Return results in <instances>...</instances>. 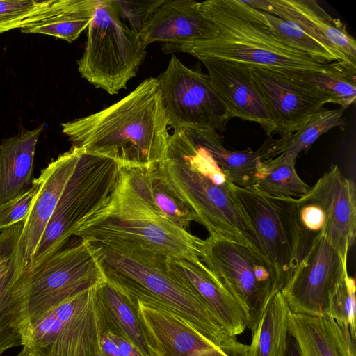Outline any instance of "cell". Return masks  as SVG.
Masks as SVG:
<instances>
[{
	"label": "cell",
	"instance_id": "cell-1",
	"mask_svg": "<svg viewBox=\"0 0 356 356\" xmlns=\"http://www.w3.org/2000/svg\"><path fill=\"white\" fill-rule=\"evenodd\" d=\"M61 127L72 147L110 159L127 170L157 167L170 136L169 120L154 77L110 106Z\"/></svg>",
	"mask_w": 356,
	"mask_h": 356
},
{
	"label": "cell",
	"instance_id": "cell-2",
	"mask_svg": "<svg viewBox=\"0 0 356 356\" xmlns=\"http://www.w3.org/2000/svg\"><path fill=\"white\" fill-rule=\"evenodd\" d=\"M86 241L95 251L106 281L136 307L141 302L170 312L217 346L237 341L199 296L169 268L168 257L133 242Z\"/></svg>",
	"mask_w": 356,
	"mask_h": 356
},
{
	"label": "cell",
	"instance_id": "cell-3",
	"mask_svg": "<svg viewBox=\"0 0 356 356\" xmlns=\"http://www.w3.org/2000/svg\"><path fill=\"white\" fill-rule=\"evenodd\" d=\"M157 168L195 213L198 222L205 227L209 236L246 245L263 259L256 235L234 192V185L199 142L193 128L173 129L165 155Z\"/></svg>",
	"mask_w": 356,
	"mask_h": 356
},
{
	"label": "cell",
	"instance_id": "cell-4",
	"mask_svg": "<svg viewBox=\"0 0 356 356\" xmlns=\"http://www.w3.org/2000/svg\"><path fill=\"white\" fill-rule=\"evenodd\" d=\"M204 15L218 29L217 37L204 42L161 49L184 52L199 58H216L275 70L324 71L321 63L280 42L272 33L261 11L241 0H208L200 3Z\"/></svg>",
	"mask_w": 356,
	"mask_h": 356
},
{
	"label": "cell",
	"instance_id": "cell-5",
	"mask_svg": "<svg viewBox=\"0 0 356 356\" xmlns=\"http://www.w3.org/2000/svg\"><path fill=\"white\" fill-rule=\"evenodd\" d=\"M73 236L133 242L170 259H200V238L155 213L133 188L124 168L111 195L77 225Z\"/></svg>",
	"mask_w": 356,
	"mask_h": 356
},
{
	"label": "cell",
	"instance_id": "cell-6",
	"mask_svg": "<svg viewBox=\"0 0 356 356\" xmlns=\"http://www.w3.org/2000/svg\"><path fill=\"white\" fill-rule=\"evenodd\" d=\"M147 47L140 34L120 20L113 1L99 0L78 70L95 88L116 95L136 75Z\"/></svg>",
	"mask_w": 356,
	"mask_h": 356
},
{
	"label": "cell",
	"instance_id": "cell-7",
	"mask_svg": "<svg viewBox=\"0 0 356 356\" xmlns=\"http://www.w3.org/2000/svg\"><path fill=\"white\" fill-rule=\"evenodd\" d=\"M119 172L114 161L81 150L36 248L30 271L62 249L77 225L107 200L116 186Z\"/></svg>",
	"mask_w": 356,
	"mask_h": 356
},
{
	"label": "cell",
	"instance_id": "cell-8",
	"mask_svg": "<svg viewBox=\"0 0 356 356\" xmlns=\"http://www.w3.org/2000/svg\"><path fill=\"white\" fill-rule=\"evenodd\" d=\"M272 277L273 296L281 291L298 265L296 199L234 186Z\"/></svg>",
	"mask_w": 356,
	"mask_h": 356
},
{
	"label": "cell",
	"instance_id": "cell-9",
	"mask_svg": "<svg viewBox=\"0 0 356 356\" xmlns=\"http://www.w3.org/2000/svg\"><path fill=\"white\" fill-rule=\"evenodd\" d=\"M96 287L71 296L31 323L22 347L34 356H100Z\"/></svg>",
	"mask_w": 356,
	"mask_h": 356
},
{
	"label": "cell",
	"instance_id": "cell-10",
	"mask_svg": "<svg viewBox=\"0 0 356 356\" xmlns=\"http://www.w3.org/2000/svg\"><path fill=\"white\" fill-rule=\"evenodd\" d=\"M197 250L202 262L243 309L252 333L273 296L266 264L248 246L211 236L200 238Z\"/></svg>",
	"mask_w": 356,
	"mask_h": 356
},
{
	"label": "cell",
	"instance_id": "cell-11",
	"mask_svg": "<svg viewBox=\"0 0 356 356\" xmlns=\"http://www.w3.org/2000/svg\"><path fill=\"white\" fill-rule=\"evenodd\" d=\"M106 281L90 244L78 238L29 272L30 324L71 296Z\"/></svg>",
	"mask_w": 356,
	"mask_h": 356
},
{
	"label": "cell",
	"instance_id": "cell-12",
	"mask_svg": "<svg viewBox=\"0 0 356 356\" xmlns=\"http://www.w3.org/2000/svg\"><path fill=\"white\" fill-rule=\"evenodd\" d=\"M170 127L222 132L233 117L215 92L207 74L184 65L175 55L156 78Z\"/></svg>",
	"mask_w": 356,
	"mask_h": 356
},
{
	"label": "cell",
	"instance_id": "cell-13",
	"mask_svg": "<svg viewBox=\"0 0 356 356\" xmlns=\"http://www.w3.org/2000/svg\"><path fill=\"white\" fill-rule=\"evenodd\" d=\"M347 273V258L321 235L280 292L293 313L329 316L332 298Z\"/></svg>",
	"mask_w": 356,
	"mask_h": 356
},
{
	"label": "cell",
	"instance_id": "cell-14",
	"mask_svg": "<svg viewBox=\"0 0 356 356\" xmlns=\"http://www.w3.org/2000/svg\"><path fill=\"white\" fill-rule=\"evenodd\" d=\"M25 220L0 233V356L23 346L28 328L29 272L17 254Z\"/></svg>",
	"mask_w": 356,
	"mask_h": 356
},
{
	"label": "cell",
	"instance_id": "cell-15",
	"mask_svg": "<svg viewBox=\"0 0 356 356\" xmlns=\"http://www.w3.org/2000/svg\"><path fill=\"white\" fill-rule=\"evenodd\" d=\"M136 309L149 356H248L238 340L217 346L174 314L137 302Z\"/></svg>",
	"mask_w": 356,
	"mask_h": 356
},
{
	"label": "cell",
	"instance_id": "cell-16",
	"mask_svg": "<svg viewBox=\"0 0 356 356\" xmlns=\"http://www.w3.org/2000/svg\"><path fill=\"white\" fill-rule=\"evenodd\" d=\"M260 11L289 20L321 43L340 61L356 67V42L346 26L331 17L314 0H250Z\"/></svg>",
	"mask_w": 356,
	"mask_h": 356
},
{
	"label": "cell",
	"instance_id": "cell-17",
	"mask_svg": "<svg viewBox=\"0 0 356 356\" xmlns=\"http://www.w3.org/2000/svg\"><path fill=\"white\" fill-rule=\"evenodd\" d=\"M211 86L233 117L257 122L270 136L274 124L248 64L216 58H201Z\"/></svg>",
	"mask_w": 356,
	"mask_h": 356
},
{
	"label": "cell",
	"instance_id": "cell-18",
	"mask_svg": "<svg viewBox=\"0 0 356 356\" xmlns=\"http://www.w3.org/2000/svg\"><path fill=\"white\" fill-rule=\"evenodd\" d=\"M251 70L274 124V133L281 137L296 131L327 104L323 98L277 70L253 67Z\"/></svg>",
	"mask_w": 356,
	"mask_h": 356
},
{
	"label": "cell",
	"instance_id": "cell-19",
	"mask_svg": "<svg viewBox=\"0 0 356 356\" xmlns=\"http://www.w3.org/2000/svg\"><path fill=\"white\" fill-rule=\"evenodd\" d=\"M81 152L80 149L72 146L51 161L35 179L38 191L25 220L17 247L18 256L26 272L31 270L36 248Z\"/></svg>",
	"mask_w": 356,
	"mask_h": 356
},
{
	"label": "cell",
	"instance_id": "cell-20",
	"mask_svg": "<svg viewBox=\"0 0 356 356\" xmlns=\"http://www.w3.org/2000/svg\"><path fill=\"white\" fill-rule=\"evenodd\" d=\"M147 46L164 44L161 49L211 40L219 34L218 27L202 13L200 2L166 0L152 15L140 33Z\"/></svg>",
	"mask_w": 356,
	"mask_h": 356
},
{
	"label": "cell",
	"instance_id": "cell-21",
	"mask_svg": "<svg viewBox=\"0 0 356 356\" xmlns=\"http://www.w3.org/2000/svg\"><path fill=\"white\" fill-rule=\"evenodd\" d=\"M168 264L204 301L229 335L236 337L247 328L246 316L240 305L200 259L168 258Z\"/></svg>",
	"mask_w": 356,
	"mask_h": 356
},
{
	"label": "cell",
	"instance_id": "cell-22",
	"mask_svg": "<svg viewBox=\"0 0 356 356\" xmlns=\"http://www.w3.org/2000/svg\"><path fill=\"white\" fill-rule=\"evenodd\" d=\"M289 332L296 339L303 356H356V338L350 327L330 316L291 312Z\"/></svg>",
	"mask_w": 356,
	"mask_h": 356
},
{
	"label": "cell",
	"instance_id": "cell-23",
	"mask_svg": "<svg viewBox=\"0 0 356 356\" xmlns=\"http://www.w3.org/2000/svg\"><path fill=\"white\" fill-rule=\"evenodd\" d=\"M42 127L22 129L0 143V206L31 187L35 151Z\"/></svg>",
	"mask_w": 356,
	"mask_h": 356
},
{
	"label": "cell",
	"instance_id": "cell-24",
	"mask_svg": "<svg viewBox=\"0 0 356 356\" xmlns=\"http://www.w3.org/2000/svg\"><path fill=\"white\" fill-rule=\"evenodd\" d=\"M339 171L337 165H331L305 195L296 199L298 264L327 228Z\"/></svg>",
	"mask_w": 356,
	"mask_h": 356
},
{
	"label": "cell",
	"instance_id": "cell-25",
	"mask_svg": "<svg viewBox=\"0 0 356 356\" xmlns=\"http://www.w3.org/2000/svg\"><path fill=\"white\" fill-rule=\"evenodd\" d=\"M99 0H52L21 27L24 33L51 35L69 42L76 40L88 28Z\"/></svg>",
	"mask_w": 356,
	"mask_h": 356
},
{
	"label": "cell",
	"instance_id": "cell-26",
	"mask_svg": "<svg viewBox=\"0 0 356 356\" xmlns=\"http://www.w3.org/2000/svg\"><path fill=\"white\" fill-rule=\"evenodd\" d=\"M125 170L133 188L158 215L184 229L192 222H198L195 213L165 181L157 167Z\"/></svg>",
	"mask_w": 356,
	"mask_h": 356
},
{
	"label": "cell",
	"instance_id": "cell-27",
	"mask_svg": "<svg viewBox=\"0 0 356 356\" xmlns=\"http://www.w3.org/2000/svg\"><path fill=\"white\" fill-rule=\"evenodd\" d=\"M314 92L327 103L346 109L356 99V67L342 61L333 62L324 71L277 70Z\"/></svg>",
	"mask_w": 356,
	"mask_h": 356
},
{
	"label": "cell",
	"instance_id": "cell-28",
	"mask_svg": "<svg viewBox=\"0 0 356 356\" xmlns=\"http://www.w3.org/2000/svg\"><path fill=\"white\" fill-rule=\"evenodd\" d=\"M95 302L97 312L106 324L119 332L145 356H149L136 307L131 301L104 281L96 287Z\"/></svg>",
	"mask_w": 356,
	"mask_h": 356
},
{
	"label": "cell",
	"instance_id": "cell-29",
	"mask_svg": "<svg viewBox=\"0 0 356 356\" xmlns=\"http://www.w3.org/2000/svg\"><path fill=\"white\" fill-rule=\"evenodd\" d=\"M356 235V195L354 181L340 172L337 177L330 218L323 236L343 258H347Z\"/></svg>",
	"mask_w": 356,
	"mask_h": 356
},
{
	"label": "cell",
	"instance_id": "cell-30",
	"mask_svg": "<svg viewBox=\"0 0 356 356\" xmlns=\"http://www.w3.org/2000/svg\"><path fill=\"white\" fill-rule=\"evenodd\" d=\"M344 110L341 108H322L312 114L296 131L280 139L265 143L259 149L261 160L275 158L280 154H290L296 158L302 151H307L319 136L332 129H344Z\"/></svg>",
	"mask_w": 356,
	"mask_h": 356
},
{
	"label": "cell",
	"instance_id": "cell-31",
	"mask_svg": "<svg viewBox=\"0 0 356 356\" xmlns=\"http://www.w3.org/2000/svg\"><path fill=\"white\" fill-rule=\"evenodd\" d=\"M199 142L211 153L221 171L234 186H253L262 161L259 151L227 149L217 131L193 127Z\"/></svg>",
	"mask_w": 356,
	"mask_h": 356
},
{
	"label": "cell",
	"instance_id": "cell-32",
	"mask_svg": "<svg viewBox=\"0 0 356 356\" xmlns=\"http://www.w3.org/2000/svg\"><path fill=\"white\" fill-rule=\"evenodd\" d=\"M280 291L268 301L259 323L252 332L248 356H278L289 332L291 314Z\"/></svg>",
	"mask_w": 356,
	"mask_h": 356
},
{
	"label": "cell",
	"instance_id": "cell-33",
	"mask_svg": "<svg viewBox=\"0 0 356 356\" xmlns=\"http://www.w3.org/2000/svg\"><path fill=\"white\" fill-rule=\"evenodd\" d=\"M296 159L284 154L261 161L252 188L273 197L299 198L305 195L310 186L298 176Z\"/></svg>",
	"mask_w": 356,
	"mask_h": 356
},
{
	"label": "cell",
	"instance_id": "cell-34",
	"mask_svg": "<svg viewBox=\"0 0 356 356\" xmlns=\"http://www.w3.org/2000/svg\"><path fill=\"white\" fill-rule=\"evenodd\" d=\"M262 13L273 35L285 46L321 63L340 61L334 54L294 23L268 13Z\"/></svg>",
	"mask_w": 356,
	"mask_h": 356
},
{
	"label": "cell",
	"instance_id": "cell-35",
	"mask_svg": "<svg viewBox=\"0 0 356 356\" xmlns=\"http://www.w3.org/2000/svg\"><path fill=\"white\" fill-rule=\"evenodd\" d=\"M52 0H0V33L20 29Z\"/></svg>",
	"mask_w": 356,
	"mask_h": 356
},
{
	"label": "cell",
	"instance_id": "cell-36",
	"mask_svg": "<svg viewBox=\"0 0 356 356\" xmlns=\"http://www.w3.org/2000/svg\"><path fill=\"white\" fill-rule=\"evenodd\" d=\"M355 307V280L347 273L332 298L329 316L348 326L356 338Z\"/></svg>",
	"mask_w": 356,
	"mask_h": 356
},
{
	"label": "cell",
	"instance_id": "cell-37",
	"mask_svg": "<svg viewBox=\"0 0 356 356\" xmlns=\"http://www.w3.org/2000/svg\"><path fill=\"white\" fill-rule=\"evenodd\" d=\"M166 0L148 1H113L115 6L124 19L129 22L131 29L140 33L143 27Z\"/></svg>",
	"mask_w": 356,
	"mask_h": 356
},
{
	"label": "cell",
	"instance_id": "cell-38",
	"mask_svg": "<svg viewBox=\"0 0 356 356\" xmlns=\"http://www.w3.org/2000/svg\"><path fill=\"white\" fill-rule=\"evenodd\" d=\"M38 188L39 185L35 179L28 191L0 206V231L26 220Z\"/></svg>",
	"mask_w": 356,
	"mask_h": 356
},
{
	"label": "cell",
	"instance_id": "cell-39",
	"mask_svg": "<svg viewBox=\"0 0 356 356\" xmlns=\"http://www.w3.org/2000/svg\"><path fill=\"white\" fill-rule=\"evenodd\" d=\"M97 316L105 325L110 337L117 344L121 356H145L137 347L123 337L119 332L106 324L98 314Z\"/></svg>",
	"mask_w": 356,
	"mask_h": 356
},
{
	"label": "cell",
	"instance_id": "cell-40",
	"mask_svg": "<svg viewBox=\"0 0 356 356\" xmlns=\"http://www.w3.org/2000/svg\"><path fill=\"white\" fill-rule=\"evenodd\" d=\"M98 323L100 356H121L117 344L110 337L105 325L99 318Z\"/></svg>",
	"mask_w": 356,
	"mask_h": 356
},
{
	"label": "cell",
	"instance_id": "cell-41",
	"mask_svg": "<svg viewBox=\"0 0 356 356\" xmlns=\"http://www.w3.org/2000/svg\"><path fill=\"white\" fill-rule=\"evenodd\" d=\"M278 356H303L298 343L289 332Z\"/></svg>",
	"mask_w": 356,
	"mask_h": 356
},
{
	"label": "cell",
	"instance_id": "cell-42",
	"mask_svg": "<svg viewBox=\"0 0 356 356\" xmlns=\"http://www.w3.org/2000/svg\"><path fill=\"white\" fill-rule=\"evenodd\" d=\"M16 356H34L26 349L22 348V350Z\"/></svg>",
	"mask_w": 356,
	"mask_h": 356
}]
</instances>
